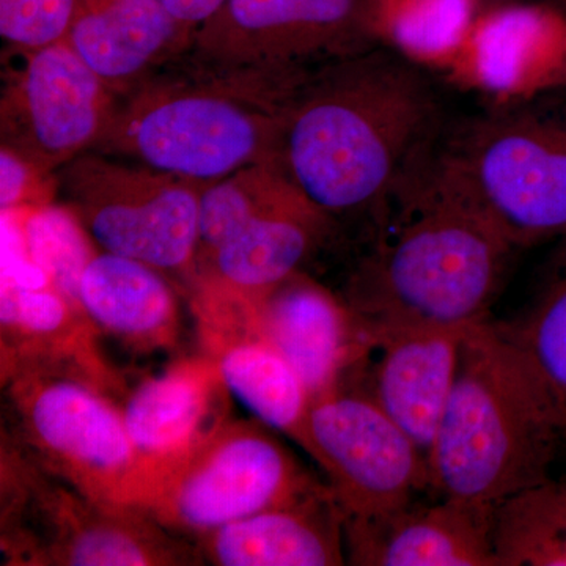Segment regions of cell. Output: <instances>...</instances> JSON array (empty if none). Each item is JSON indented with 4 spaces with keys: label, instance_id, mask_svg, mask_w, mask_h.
<instances>
[{
    "label": "cell",
    "instance_id": "cell-12",
    "mask_svg": "<svg viewBox=\"0 0 566 566\" xmlns=\"http://www.w3.org/2000/svg\"><path fill=\"white\" fill-rule=\"evenodd\" d=\"M202 331L262 338L292 365L314 400L348 382L370 342V327L348 301L300 273L252 303L221 305Z\"/></svg>",
    "mask_w": 566,
    "mask_h": 566
},
{
    "label": "cell",
    "instance_id": "cell-28",
    "mask_svg": "<svg viewBox=\"0 0 566 566\" xmlns=\"http://www.w3.org/2000/svg\"><path fill=\"white\" fill-rule=\"evenodd\" d=\"M17 211L33 262L48 275L51 286L84 311L80 297L81 277L95 255L84 227L69 208L48 205Z\"/></svg>",
    "mask_w": 566,
    "mask_h": 566
},
{
    "label": "cell",
    "instance_id": "cell-24",
    "mask_svg": "<svg viewBox=\"0 0 566 566\" xmlns=\"http://www.w3.org/2000/svg\"><path fill=\"white\" fill-rule=\"evenodd\" d=\"M476 0H365L370 35L419 65L444 61L476 17Z\"/></svg>",
    "mask_w": 566,
    "mask_h": 566
},
{
    "label": "cell",
    "instance_id": "cell-5",
    "mask_svg": "<svg viewBox=\"0 0 566 566\" xmlns=\"http://www.w3.org/2000/svg\"><path fill=\"white\" fill-rule=\"evenodd\" d=\"M420 175L479 212L513 248L566 240V92L468 123Z\"/></svg>",
    "mask_w": 566,
    "mask_h": 566
},
{
    "label": "cell",
    "instance_id": "cell-26",
    "mask_svg": "<svg viewBox=\"0 0 566 566\" xmlns=\"http://www.w3.org/2000/svg\"><path fill=\"white\" fill-rule=\"evenodd\" d=\"M502 566H566V480H551L509 499L495 513Z\"/></svg>",
    "mask_w": 566,
    "mask_h": 566
},
{
    "label": "cell",
    "instance_id": "cell-2",
    "mask_svg": "<svg viewBox=\"0 0 566 566\" xmlns=\"http://www.w3.org/2000/svg\"><path fill=\"white\" fill-rule=\"evenodd\" d=\"M305 76L296 66L226 63L189 50L118 96L95 148L202 182L275 163Z\"/></svg>",
    "mask_w": 566,
    "mask_h": 566
},
{
    "label": "cell",
    "instance_id": "cell-4",
    "mask_svg": "<svg viewBox=\"0 0 566 566\" xmlns=\"http://www.w3.org/2000/svg\"><path fill=\"white\" fill-rule=\"evenodd\" d=\"M564 442L501 324L468 327L449 403L428 453L430 491L497 510L549 479Z\"/></svg>",
    "mask_w": 566,
    "mask_h": 566
},
{
    "label": "cell",
    "instance_id": "cell-15",
    "mask_svg": "<svg viewBox=\"0 0 566 566\" xmlns=\"http://www.w3.org/2000/svg\"><path fill=\"white\" fill-rule=\"evenodd\" d=\"M491 506L419 495L376 515L346 517V562L357 566H502Z\"/></svg>",
    "mask_w": 566,
    "mask_h": 566
},
{
    "label": "cell",
    "instance_id": "cell-20",
    "mask_svg": "<svg viewBox=\"0 0 566 566\" xmlns=\"http://www.w3.org/2000/svg\"><path fill=\"white\" fill-rule=\"evenodd\" d=\"M66 43L118 98L191 50L193 36L163 0H109L82 11Z\"/></svg>",
    "mask_w": 566,
    "mask_h": 566
},
{
    "label": "cell",
    "instance_id": "cell-18",
    "mask_svg": "<svg viewBox=\"0 0 566 566\" xmlns=\"http://www.w3.org/2000/svg\"><path fill=\"white\" fill-rule=\"evenodd\" d=\"M329 226L305 197L253 219L193 271V300L245 304L297 274Z\"/></svg>",
    "mask_w": 566,
    "mask_h": 566
},
{
    "label": "cell",
    "instance_id": "cell-16",
    "mask_svg": "<svg viewBox=\"0 0 566 566\" xmlns=\"http://www.w3.org/2000/svg\"><path fill=\"white\" fill-rule=\"evenodd\" d=\"M84 311L54 286L7 285L0 292L2 381L25 374L62 375L120 392L122 379L106 363Z\"/></svg>",
    "mask_w": 566,
    "mask_h": 566
},
{
    "label": "cell",
    "instance_id": "cell-25",
    "mask_svg": "<svg viewBox=\"0 0 566 566\" xmlns=\"http://www.w3.org/2000/svg\"><path fill=\"white\" fill-rule=\"evenodd\" d=\"M301 197L275 163L252 164L210 182L200 199L196 270L253 219Z\"/></svg>",
    "mask_w": 566,
    "mask_h": 566
},
{
    "label": "cell",
    "instance_id": "cell-14",
    "mask_svg": "<svg viewBox=\"0 0 566 566\" xmlns=\"http://www.w3.org/2000/svg\"><path fill=\"white\" fill-rule=\"evenodd\" d=\"M368 327L367 352L344 387L371 398L428 461L455 385L468 327Z\"/></svg>",
    "mask_w": 566,
    "mask_h": 566
},
{
    "label": "cell",
    "instance_id": "cell-8",
    "mask_svg": "<svg viewBox=\"0 0 566 566\" xmlns=\"http://www.w3.org/2000/svg\"><path fill=\"white\" fill-rule=\"evenodd\" d=\"M2 385L14 422L10 438L25 453L96 501L136 506L139 460L109 394L62 375H18Z\"/></svg>",
    "mask_w": 566,
    "mask_h": 566
},
{
    "label": "cell",
    "instance_id": "cell-30",
    "mask_svg": "<svg viewBox=\"0 0 566 566\" xmlns=\"http://www.w3.org/2000/svg\"><path fill=\"white\" fill-rule=\"evenodd\" d=\"M51 177L33 169L17 153L0 148V208L2 211L51 205Z\"/></svg>",
    "mask_w": 566,
    "mask_h": 566
},
{
    "label": "cell",
    "instance_id": "cell-23",
    "mask_svg": "<svg viewBox=\"0 0 566 566\" xmlns=\"http://www.w3.org/2000/svg\"><path fill=\"white\" fill-rule=\"evenodd\" d=\"M229 394L271 430L303 444L312 398L292 365L262 338L244 333L205 335Z\"/></svg>",
    "mask_w": 566,
    "mask_h": 566
},
{
    "label": "cell",
    "instance_id": "cell-13",
    "mask_svg": "<svg viewBox=\"0 0 566 566\" xmlns=\"http://www.w3.org/2000/svg\"><path fill=\"white\" fill-rule=\"evenodd\" d=\"M365 0H226L200 25L191 50L241 65L296 66L323 54H352Z\"/></svg>",
    "mask_w": 566,
    "mask_h": 566
},
{
    "label": "cell",
    "instance_id": "cell-27",
    "mask_svg": "<svg viewBox=\"0 0 566 566\" xmlns=\"http://www.w3.org/2000/svg\"><path fill=\"white\" fill-rule=\"evenodd\" d=\"M566 439V253L554 281L521 322L501 324Z\"/></svg>",
    "mask_w": 566,
    "mask_h": 566
},
{
    "label": "cell",
    "instance_id": "cell-29",
    "mask_svg": "<svg viewBox=\"0 0 566 566\" xmlns=\"http://www.w3.org/2000/svg\"><path fill=\"white\" fill-rule=\"evenodd\" d=\"M85 10L84 0H0V35L13 50H41L66 41Z\"/></svg>",
    "mask_w": 566,
    "mask_h": 566
},
{
    "label": "cell",
    "instance_id": "cell-3",
    "mask_svg": "<svg viewBox=\"0 0 566 566\" xmlns=\"http://www.w3.org/2000/svg\"><path fill=\"white\" fill-rule=\"evenodd\" d=\"M394 200L400 211L354 275L349 305L371 327L486 322L515 248L420 174Z\"/></svg>",
    "mask_w": 566,
    "mask_h": 566
},
{
    "label": "cell",
    "instance_id": "cell-7",
    "mask_svg": "<svg viewBox=\"0 0 566 566\" xmlns=\"http://www.w3.org/2000/svg\"><path fill=\"white\" fill-rule=\"evenodd\" d=\"M266 424L226 419L148 488L139 509L196 543L323 485Z\"/></svg>",
    "mask_w": 566,
    "mask_h": 566
},
{
    "label": "cell",
    "instance_id": "cell-10",
    "mask_svg": "<svg viewBox=\"0 0 566 566\" xmlns=\"http://www.w3.org/2000/svg\"><path fill=\"white\" fill-rule=\"evenodd\" d=\"M13 51L0 98L2 147L51 177L96 147L109 128L117 95L66 41Z\"/></svg>",
    "mask_w": 566,
    "mask_h": 566
},
{
    "label": "cell",
    "instance_id": "cell-1",
    "mask_svg": "<svg viewBox=\"0 0 566 566\" xmlns=\"http://www.w3.org/2000/svg\"><path fill=\"white\" fill-rule=\"evenodd\" d=\"M441 106L422 65L398 51H357L293 96L279 169L324 214L389 205L428 163Z\"/></svg>",
    "mask_w": 566,
    "mask_h": 566
},
{
    "label": "cell",
    "instance_id": "cell-9",
    "mask_svg": "<svg viewBox=\"0 0 566 566\" xmlns=\"http://www.w3.org/2000/svg\"><path fill=\"white\" fill-rule=\"evenodd\" d=\"M69 210L104 252L193 274L199 249L200 199L210 182L123 164L99 155L65 166Z\"/></svg>",
    "mask_w": 566,
    "mask_h": 566
},
{
    "label": "cell",
    "instance_id": "cell-21",
    "mask_svg": "<svg viewBox=\"0 0 566 566\" xmlns=\"http://www.w3.org/2000/svg\"><path fill=\"white\" fill-rule=\"evenodd\" d=\"M565 13L542 6H502L479 14L438 69L461 84L523 102Z\"/></svg>",
    "mask_w": 566,
    "mask_h": 566
},
{
    "label": "cell",
    "instance_id": "cell-32",
    "mask_svg": "<svg viewBox=\"0 0 566 566\" xmlns=\"http://www.w3.org/2000/svg\"><path fill=\"white\" fill-rule=\"evenodd\" d=\"M163 3L175 20L196 39L200 25L210 20L226 0H163Z\"/></svg>",
    "mask_w": 566,
    "mask_h": 566
},
{
    "label": "cell",
    "instance_id": "cell-19",
    "mask_svg": "<svg viewBox=\"0 0 566 566\" xmlns=\"http://www.w3.org/2000/svg\"><path fill=\"white\" fill-rule=\"evenodd\" d=\"M346 515L323 485L292 504L264 510L197 539L203 564L338 566L346 562Z\"/></svg>",
    "mask_w": 566,
    "mask_h": 566
},
{
    "label": "cell",
    "instance_id": "cell-6",
    "mask_svg": "<svg viewBox=\"0 0 566 566\" xmlns=\"http://www.w3.org/2000/svg\"><path fill=\"white\" fill-rule=\"evenodd\" d=\"M0 455V546L17 566L202 565L199 549L144 510L104 504L36 463L10 436Z\"/></svg>",
    "mask_w": 566,
    "mask_h": 566
},
{
    "label": "cell",
    "instance_id": "cell-17",
    "mask_svg": "<svg viewBox=\"0 0 566 566\" xmlns=\"http://www.w3.org/2000/svg\"><path fill=\"white\" fill-rule=\"evenodd\" d=\"M227 394L207 353L177 360L133 390L122 412L139 460L137 509L155 480L227 419Z\"/></svg>",
    "mask_w": 566,
    "mask_h": 566
},
{
    "label": "cell",
    "instance_id": "cell-11",
    "mask_svg": "<svg viewBox=\"0 0 566 566\" xmlns=\"http://www.w3.org/2000/svg\"><path fill=\"white\" fill-rule=\"evenodd\" d=\"M301 447L322 468L346 517L376 515L430 490L419 446L353 387L312 401Z\"/></svg>",
    "mask_w": 566,
    "mask_h": 566
},
{
    "label": "cell",
    "instance_id": "cell-31",
    "mask_svg": "<svg viewBox=\"0 0 566 566\" xmlns=\"http://www.w3.org/2000/svg\"><path fill=\"white\" fill-rule=\"evenodd\" d=\"M549 92H566V20L553 48L547 51L535 96Z\"/></svg>",
    "mask_w": 566,
    "mask_h": 566
},
{
    "label": "cell",
    "instance_id": "cell-33",
    "mask_svg": "<svg viewBox=\"0 0 566 566\" xmlns=\"http://www.w3.org/2000/svg\"><path fill=\"white\" fill-rule=\"evenodd\" d=\"M87 10L99 9V7L106 6L109 0H84Z\"/></svg>",
    "mask_w": 566,
    "mask_h": 566
},
{
    "label": "cell",
    "instance_id": "cell-34",
    "mask_svg": "<svg viewBox=\"0 0 566 566\" xmlns=\"http://www.w3.org/2000/svg\"><path fill=\"white\" fill-rule=\"evenodd\" d=\"M476 2H505V0H476Z\"/></svg>",
    "mask_w": 566,
    "mask_h": 566
},
{
    "label": "cell",
    "instance_id": "cell-22",
    "mask_svg": "<svg viewBox=\"0 0 566 566\" xmlns=\"http://www.w3.org/2000/svg\"><path fill=\"white\" fill-rule=\"evenodd\" d=\"M85 315L137 352L172 348L180 334V307L172 286L150 264L99 252L85 266L80 286Z\"/></svg>",
    "mask_w": 566,
    "mask_h": 566
}]
</instances>
